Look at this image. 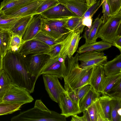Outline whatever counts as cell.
<instances>
[{
    "instance_id": "obj_24",
    "label": "cell",
    "mask_w": 121,
    "mask_h": 121,
    "mask_svg": "<svg viewBox=\"0 0 121 121\" xmlns=\"http://www.w3.org/2000/svg\"><path fill=\"white\" fill-rule=\"evenodd\" d=\"M121 80V73L105 76L103 81L100 93L107 95L113 86Z\"/></svg>"
},
{
    "instance_id": "obj_3",
    "label": "cell",
    "mask_w": 121,
    "mask_h": 121,
    "mask_svg": "<svg viewBox=\"0 0 121 121\" xmlns=\"http://www.w3.org/2000/svg\"><path fill=\"white\" fill-rule=\"evenodd\" d=\"M12 121H66L61 114L50 110L41 99L36 100L33 108L12 117Z\"/></svg>"
},
{
    "instance_id": "obj_25",
    "label": "cell",
    "mask_w": 121,
    "mask_h": 121,
    "mask_svg": "<svg viewBox=\"0 0 121 121\" xmlns=\"http://www.w3.org/2000/svg\"><path fill=\"white\" fill-rule=\"evenodd\" d=\"M112 97L108 95H102L98 99L105 121H111V109Z\"/></svg>"
},
{
    "instance_id": "obj_14",
    "label": "cell",
    "mask_w": 121,
    "mask_h": 121,
    "mask_svg": "<svg viewBox=\"0 0 121 121\" xmlns=\"http://www.w3.org/2000/svg\"><path fill=\"white\" fill-rule=\"evenodd\" d=\"M49 56L44 53L33 54L27 60L28 70L33 76L38 78Z\"/></svg>"
},
{
    "instance_id": "obj_9",
    "label": "cell",
    "mask_w": 121,
    "mask_h": 121,
    "mask_svg": "<svg viewBox=\"0 0 121 121\" xmlns=\"http://www.w3.org/2000/svg\"><path fill=\"white\" fill-rule=\"evenodd\" d=\"M79 32L70 31L61 41V47L59 56L70 58L77 50L79 41L82 38Z\"/></svg>"
},
{
    "instance_id": "obj_5",
    "label": "cell",
    "mask_w": 121,
    "mask_h": 121,
    "mask_svg": "<svg viewBox=\"0 0 121 121\" xmlns=\"http://www.w3.org/2000/svg\"><path fill=\"white\" fill-rule=\"evenodd\" d=\"M69 18L49 19L42 17V22L41 31L56 40H63L70 32L65 26Z\"/></svg>"
},
{
    "instance_id": "obj_15",
    "label": "cell",
    "mask_w": 121,
    "mask_h": 121,
    "mask_svg": "<svg viewBox=\"0 0 121 121\" xmlns=\"http://www.w3.org/2000/svg\"><path fill=\"white\" fill-rule=\"evenodd\" d=\"M43 0H36L17 9L4 13L10 17H21L35 14L37 9Z\"/></svg>"
},
{
    "instance_id": "obj_18",
    "label": "cell",
    "mask_w": 121,
    "mask_h": 121,
    "mask_svg": "<svg viewBox=\"0 0 121 121\" xmlns=\"http://www.w3.org/2000/svg\"><path fill=\"white\" fill-rule=\"evenodd\" d=\"M76 16L81 17L88 8L86 4L77 0H58Z\"/></svg>"
},
{
    "instance_id": "obj_51",
    "label": "cell",
    "mask_w": 121,
    "mask_h": 121,
    "mask_svg": "<svg viewBox=\"0 0 121 121\" xmlns=\"http://www.w3.org/2000/svg\"><path fill=\"white\" fill-rule=\"evenodd\" d=\"M3 30H4L3 29L0 28V32Z\"/></svg>"
},
{
    "instance_id": "obj_12",
    "label": "cell",
    "mask_w": 121,
    "mask_h": 121,
    "mask_svg": "<svg viewBox=\"0 0 121 121\" xmlns=\"http://www.w3.org/2000/svg\"><path fill=\"white\" fill-rule=\"evenodd\" d=\"M50 48L49 46L41 41L31 39L23 42L20 48L19 53L26 56L30 54L45 53Z\"/></svg>"
},
{
    "instance_id": "obj_29",
    "label": "cell",
    "mask_w": 121,
    "mask_h": 121,
    "mask_svg": "<svg viewBox=\"0 0 121 121\" xmlns=\"http://www.w3.org/2000/svg\"><path fill=\"white\" fill-rule=\"evenodd\" d=\"M99 15L96 18L92 23L91 27L90 28L89 36L86 43H91L96 41L98 38L97 35L99 30L102 23L103 16L100 18Z\"/></svg>"
},
{
    "instance_id": "obj_11",
    "label": "cell",
    "mask_w": 121,
    "mask_h": 121,
    "mask_svg": "<svg viewBox=\"0 0 121 121\" xmlns=\"http://www.w3.org/2000/svg\"><path fill=\"white\" fill-rule=\"evenodd\" d=\"M58 103L61 110L60 114L66 118L81 112L79 106L72 101L66 91L60 95Z\"/></svg>"
},
{
    "instance_id": "obj_43",
    "label": "cell",
    "mask_w": 121,
    "mask_h": 121,
    "mask_svg": "<svg viewBox=\"0 0 121 121\" xmlns=\"http://www.w3.org/2000/svg\"><path fill=\"white\" fill-rule=\"evenodd\" d=\"M66 92L72 101L79 106V100L76 93V90H72Z\"/></svg>"
},
{
    "instance_id": "obj_33",
    "label": "cell",
    "mask_w": 121,
    "mask_h": 121,
    "mask_svg": "<svg viewBox=\"0 0 121 121\" xmlns=\"http://www.w3.org/2000/svg\"><path fill=\"white\" fill-rule=\"evenodd\" d=\"M24 42L22 37L17 35L12 34L8 51L13 52L19 53L20 48Z\"/></svg>"
},
{
    "instance_id": "obj_22",
    "label": "cell",
    "mask_w": 121,
    "mask_h": 121,
    "mask_svg": "<svg viewBox=\"0 0 121 121\" xmlns=\"http://www.w3.org/2000/svg\"><path fill=\"white\" fill-rule=\"evenodd\" d=\"M106 76L121 73V54L103 65Z\"/></svg>"
},
{
    "instance_id": "obj_6",
    "label": "cell",
    "mask_w": 121,
    "mask_h": 121,
    "mask_svg": "<svg viewBox=\"0 0 121 121\" xmlns=\"http://www.w3.org/2000/svg\"><path fill=\"white\" fill-rule=\"evenodd\" d=\"M30 94L25 89L12 83L1 101L23 105L31 103L34 100V99Z\"/></svg>"
},
{
    "instance_id": "obj_21",
    "label": "cell",
    "mask_w": 121,
    "mask_h": 121,
    "mask_svg": "<svg viewBox=\"0 0 121 121\" xmlns=\"http://www.w3.org/2000/svg\"><path fill=\"white\" fill-rule=\"evenodd\" d=\"M100 93L95 91L91 86L88 91L79 101V105L81 112L86 109L100 96Z\"/></svg>"
},
{
    "instance_id": "obj_37",
    "label": "cell",
    "mask_w": 121,
    "mask_h": 121,
    "mask_svg": "<svg viewBox=\"0 0 121 121\" xmlns=\"http://www.w3.org/2000/svg\"><path fill=\"white\" fill-rule=\"evenodd\" d=\"M81 19L77 17L73 16L69 18L65 24L66 28L70 31H73L75 29Z\"/></svg>"
},
{
    "instance_id": "obj_41",
    "label": "cell",
    "mask_w": 121,
    "mask_h": 121,
    "mask_svg": "<svg viewBox=\"0 0 121 121\" xmlns=\"http://www.w3.org/2000/svg\"><path fill=\"white\" fill-rule=\"evenodd\" d=\"M91 87L90 85L87 84L76 90V93L79 101L88 91Z\"/></svg>"
},
{
    "instance_id": "obj_27",
    "label": "cell",
    "mask_w": 121,
    "mask_h": 121,
    "mask_svg": "<svg viewBox=\"0 0 121 121\" xmlns=\"http://www.w3.org/2000/svg\"><path fill=\"white\" fill-rule=\"evenodd\" d=\"M111 121H121V98L112 97Z\"/></svg>"
},
{
    "instance_id": "obj_13",
    "label": "cell",
    "mask_w": 121,
    "mask_h": 121,
    "mask_svg": "<svg viewBox=\"0 0 121 121\" xmlns=\"http://www.w3.org/2000/svg\"><path fill=\"white\" fill-rule=\"evenodd\" d=\"M40 14L42 17L49 19H61L77 17L65 6L60 3Z\"/></svg>"
},
{
    "instance_id": "obj_50",
    "label": "cell",
    "mask_w": 121,
    "mask_h": 121,
    "mask_svg": "<svg viewBox=\"0 0 121 121\" xmlns=\"http://www.w3.org/2000/svg\"><path fill=\"white\" fill-rule=\"evenodd\" d=\"M81 2L85 3H87V0H77Z\"/></svg>"
},
{
    "instance_id": "obj_23",
    "label": "cell",
    "mask_w": 121,
    "mask_h": 121,
    "mask_svg": "<svg viewBox=\"0 0 121 121\" xmlns=\"http://www.w3.org/2000/svg\"><path fill=\"white\" fill-rule=\"evenodd\" d=\"M33 15L20 17L10 30L12 34L17 35L22 37Z\"/></svg>"
},
{
    "instance_id": "obj_30",
    "label": "cell",
    "mask_w": 121,
    "mask_h": 121,
    "mask_svg": "<svg viewBox=\"0 0 121 121\" xmlns=\"http://www.w3.org/2000/svg\"><path fill=\"white\" fill-rule=\"evenodd\" d=\"M22 104L7 102H0V116L11 114L20 109Z\"/></svg>"
},
{
    "instance_id": "obj_39",
    "label": "cell",
    "mask_w": 121,
    "mask_h": 121,
    "mask_svg": "<svg viewBox=\"0 0 121 121\" xmlns=\"http://www.w3.org/2000/svg\"><path fill=\"white\" fill-rule=\"evenodd\" d=\"M101 5L100 0L97 1L89 7L82 16V18H87L92 16H93L100 6Z\"/></svg>"
},
{
    "instance_id": "obj_45",
    "label": "cell",
    "mask_w": 121,
    "mask_h": 121,
    "mask_svg": "<svg viewBox=\"0 0 121 121\" xmlns=\"http://www.w3.org/2000/svg\"><path fill=\"white\" fill-rule=\"evenodd\" d=\"M112 46L116 47L121 52V35H117L114 39L113 43L112 44Z\"/></svg>"
},
{
    "instance_id": "obj_28",
    "label": "cell",
    "mask_w": 121,
    "mask_h": 121,
    "mask_svg": "<svg viewBox=\"0 0 121 121\" xmlns=\"http://www.w3.org/2000/svg\"><path fill=\"white\" fill-rule=\"evenodd\" d=\"M9 77L3 69L0 70V102L12 83Z\"/></svg>"
},
{
    "instance_id": "obj_31",
    "label": "cell",
    "mask_w": 121,
    "mask_h": 121,
    "mask_svg": "<svg viewBox=\"0 0 121 121\" xmlns=\"http://www.w3.org/2000/svg\"><path fill=\"white\" fill-rule=\"evenodd\" d=\"M20 18L10 17L7 16L4 13L0 12V28L4 30H10Z\"/></svg>"
},
{
    "instance_id": "obj_7",
    "label": "cell",
    "mask_w": 121,
    "mask_h": 121,
    "mask_svg": "<svg viewBox=\"0 0 121 121\" xmlns=\"http://www.w3.org/2000/svg\"><path fill=\"white\" fill-rule=\"evenodd\" d=\"M66 58L60 56L53 58L49 57L42 69L40 75L49 74L56 76L61 79L64 78L67 72Z\"/></svg>"
},
{
    "instance_id": "obj_4",
    "label": "cell",
    "mask_w": 121,
    "mask_h": 121,
    "mask_svg": "<svg viewBox=\"0 0 121 121\" xmlns=\"http://www.w3.org/2000/svg\"><path fill=\"white\" fill-rule=\"evenodd\" d=\"M121 10L109 16L100 27L97 35V38L112 44L116 37L121 35Z\"/></svg>"
},
{
    "instance_id": "obj_2",
    "label": "cell",
    "mask_w": 121,
    "mask_h": 121,
    "mask_svg": "<svg viewBox=\"0 0 121 121\" xmlns=\"http://www.w3.org/2000/svg\"><path fill=\"white\" fill-rule=\"evenodd\" d=\"M77 53L70 58L67 57V72L63 78L64 89L66 91L76 90L82 86L89 84L94 67L82 69L79 66Z\"/></svg>"
},
{
    "instance_id": "obj_38",
    "label": "cell",
    "mask_w": 121,
    "mask_h": 121,
    "mask_svg": "<svg viewBox=\"0 0 121 121\" xmlns=\"http://www.w3.org/2000/svg\"><path fill=\"white\" fill-rule=\"evenodd\" d=\"M61 41L50 47L49 50L44 53L49 56L50 58H53L59 56L61 47Z\"/></svg>"
},
{
    "instance_id": "obj_35",
    "label": "cell",
    "mask_w": 121,
    "mask_h": 121,
    "mask_svg": "<svg viewBox=\"0 0 121 121\" xmlns=\"http://www.w3.org/2000/svg\"><path fill=\"white\" fill-rule=\"evenodd\" d=\"M59 3L58 0H43L37 9L36 14H40Z\"/></svg>"
},
{
    "instance_id": "obj_17",
    "label": "cell",
    "mask_w": 121,
    "mask_h": 121,
    "mask_svg": "<svg viewBox=\"0 0 121 121\" xmlns=\"http://www.w3.org/2000/svg\"><path fill=\"white\" fill-rule=\"evenodd\" d=\"M105 76L103 65L95 66L89 85L96 92L100 93L104 79Z\"/></svg>"
},
{
    "instance_id": "obj_42",
    "label": "cell",
    "mask_w": 121,
    "mask_h": 121,
    "mask_svg": "<svg viewBox=\"0 0 121 121\" xmlns=\"http://www.w3.org/2000/svg\"><path fill=\"white\" fill-rule=\"evenodd\" d=\"M121 94V80L113 86L108 95H117Z\"/></svg>"
},
{
    "instance_id": "obj_34",
    "label": "cell",
    "mask_w": 121,
    "mask_h": 121,
    "mask_svg": "<svg viewBox=\"0 0 121 121\" xmlns=\"http://www.w3.org/2000/svg\"><path fill=\"white\" fill-rule=\"evenodd\" d=\"M32 39L41 41L48 45L50 47L63 40H56L41 31L39 32Z\"/></svg>"
},
{
    "instance_id": "obj_48",
    "label": "cell",
    "mask_w": 121,
    "mask_h": 121,
    "mask_svg": "<svg viewBox=\"0 0 121 121\" xmlns=\"http://www.w3.org/2000/svg\"><path fill=\"white\" fill-rule=\"evenodd\" d=\"M98 0H87V4L88 7H89L95 2Z\"/></svg>"
},
{
    "instance_id": "obj_44",
    "label": "cell",
    "mask_w": 121,
    "mask_h": 121,
    "mask_svg": "<svg viewBox=\"0 0 121 121\" xmlns=\"http://www.w3.org/2000/svg\"><path fill=\"white\" fill-rule=\"evenodd\" d=\"M91 16L87 18H82V23L83 25L86 26L88 28H90L92 23V17Z\"/></svg>"
},
{
    "instance_id": "obj_1",
    "label": "cell",
    "mask_w": 121,
    "mask_h": 121,
    "mask_svg": "<svg viewBox=\"0 0 121 121\" xmlns=\"http://www.w3.org/2000/svg\"><path fill=\"white\" fill-rule=\"evenodd\" d=\"M26 57L20 53L8 51L3 59V69L13 83L31 93L34 91L38 78L29 72Z\"/></svg>"
},
{
    "instance_id": "obj_40",
    "label": "cell",
    "mask_w": 121,
    "mask_h": 121,
    "mask_svg": "<svg viewBox=\"0 0 121 121\" xmlns=\"http://www.w3.org/2000/svg\"><path fill=\"white\" fill-rule=\"evenodd\" d=\"M101 3L102 7L103 13L102 24L104 23L111 15L110 8L106 0H101Z\"/></svg>"
},
{
    "instance_id": "obj_10",
    "label": "cell",
    "mask_w": 121,
    "mask_h": 121,
    "mask_svg": "<svg viewBox=\"0 0 121 121\" xmlns=\"http://www.w3.org/2000/svg\"><path fill=\"white\" fill-rule=\"evenodd\" d=\"M45 89L53 101L58 103L59 96L65 90L56 76L49 74H43Z\"/></svg>"
},
{
    "instance_id": "obj_16",
    "label": "cell",
    "mask_w": 121,
    "mask_h": 121,
    "mask_svg": "<svg viewBox=\"0 0 121 121\" xmlns=\"http://www.w3.org/2000/svg\"><path fill=\"white\" fill-rule=\"evenodd\" d=\"M42 22L39 14L33 16L22 37L24 42L32 39L41 31Z\"/></svg>"
},
{
    "instance_id": "obj_32",
    "label": "cell",
    "mask_w": 121,
    "mask_h": 121,
    "mask_svg": "<svg viewBox=\"0 0 121 121\" xmlns=\"http://www.w3.org/2000/svg\"><path fill=\"white\" fill-rule=\"evenodd\" d=\"M96 100L93 102L83 112L86 121H97L99 114Z\"/></svg>"
},
{
    "instance_id": "obj_19",
    "label": "cell",
    "mask_w": 121,
    "mask_h": 121,
    "mask_svg": "<svg viewBox=\"0 0 121 121\" xmlns=\"http://www.w3.org/2000/svg\"><path fill=\"white\" fill-rule=\"evenodd\" d=\"M112 44L103 41L91 43H86L81 46L77 52L78 53L81 54L88 51H95L100 52L110 48Z\"/></svg>"
},
{
    "instance_id": "obj_46",
    "label": "cell",
    "mask_w": 121,
    "mask_h": 121,
    "mask_svg": "<svg viewBox=\"0 0 121 121\" xmlns=\"http://www.w3.org/2000/svg\"><path fill=\"white\" fill-rule=\"evenodd\" d=\"M71 121H86L84 116H83L82 117H79L75 115L72 116Z\"/></svg>"
},
{
    "instance_id": "obj_47",
    "label": "cell",
    "mask_w": 121,
    "mask_h": 121,
    "mask_svg": "<svg viewBox=\"0 0 121 121\" xmlns=\"http://www.w3.org/2000/svg\"><path fill=\"white\" fill-rule=\"evenodd\" d=\"M85 26L82 24V19L81 18V19L79 24L73 31L79 32L81 34H82L83 31Z\"/></svg>"
},
{
    "instance_id": "obj_36",
    "label": "cell",
    "mask_w": 121,
    "mask_h": 121,
    "mask_svg": "<svg viewBox=\"0 0 121 121\" xmlns=\"http://www.w3.org/2000/svg\"><path fill=\"white\" fill-rule=\"evenodd\" d=\"M109 5L111 15L121 10V0H106Z\"/></svg>"
},
{
    "instance_id": "obj_8",
    "label": "cell",
    "mask_w": 121,
    "mask_h": 121,
    "mask_svg": "<svg viewBox=\"0 0 121 121\" xmlns=\"http://www.w3.org/2000/svg\"><path fill=\"white\" fill-rule=\"evenodd\" d=\"M107 58L104 53L95 51L86 52L80 54L78 57L80 67L86 68L100 65H103L107 62Z\"/></svg>"
},
{
    "instance_id": "obj_49",
    "label": "cell",
    "mask_w": 121,
    "mask_h": 121,
    "mask_svg": "<svg viewBox=\"0 0 121 121\" xmlns=\"http://www.w3.org/2000/svg\"><path fill=\"white\" fill-rule=\"evenodd\" d=\"M3 59L0 52V70L3 69Z\"/></svg>"
},
{
    "instance_id": "obj_26",
    "label": "cell",
    "mask_w": 121,
    "mask_h": 121,
    "mask_svg": "<svg viewBox=\"0 0 121 121\" xmlns=\"http://www.w3.org/2000/svg\"><path fill=\"white\" fill-rule=\"evenodd\" d=\"M12 34L9 30H4L0 32V52L3 59L8 51Z\"/></svg>"
},
{
    "instance_id": "obj_20",
    "label": "cell",
    "mask_w": 121,
    "mask_h": 121,
    "mask_svg": "<svg viewBox=\"0 0 121 121\" xmlns=\"http://www.w3.org/2000/svg\"><path fill=\"white\" fill-rule=\"evenodd\" d=\"M36 0H3L0 5V12L5 13L17 9Z\"/></svg>"
}]
</instances>
